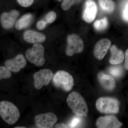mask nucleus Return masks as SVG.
I'll use <instances>...</instances> for the list:
<instances>
[{"label":"nucleus","instance_id":"24","mask_svg":"<svg viewBox=\"0 0 128 128\" xmlns=\"http://www.w3.org/2000/svg\"><path fill=\"white\" fill-rule=\"evenodd\" d=\"M34 0H17L18 4L23 7L30 6L33 3Z\"/></svg>","mask_w":128,"mask_h":128},{"label":"nucleus","instance_id":"7","mask_svg":"<svg viewBox=\"0 0 128 128\" xmlns=\"http://www.w3.org/2000/svg\"><path fill=\"white\" fill-rule=\"evenodd\" d=\"M54 76V73L50 69H42L35 72L33 75L34 88L38 90H40L43 86L48 84Z\"/></svg>","mask_w":128,"mask_h":128},{"label":"nucleus","instance_id":"16","mask_svg":"<svg viewBox=\"0 0 128 128\" xmlns=\"http://www.w3.org/2000/svg\"><path fill=\"white\" fill-rule=\"evenodd\" d=\"M111 56L109 62L111 64L117 65L120 64L124 62V55L123 52L121 50L118 49L117 46L113 45L110 48Z\"/></svg>","mask_w":128,"mask_h":128},{"label":"nucleus","instance_id":"28","mask_svg":"<svg viewBox=\"0 0 128 128\" xmlns=\"http://www.w3.org/2000/svg\"><path fill=\"white\" fill-rule=\"evenodd\" d=\"M124 66H125V69L128 70V48L125 52Z\"/></svg>","mask_w":128,"mask_h":128},{"label":"nucleus","instance_id":"10","mask_svg":"<svg viewBox=\"0 0 128 128\" xmlns=\"http://www.w3.org/2000/svg\"><path fill=\"white\" fill-rule=\"evenodd\" d=\"M5 65L10 71L17 73L26 66V61L22 54H19L13 58L6 60Z\"/></svg>","mask_w":128,"mask_h":128},{"label":"nucleus","instance_id":"25","mask_svg":"<svg viewBox=\"0 0 128 128\" xmlns=\"http://www.w3.org/2000/svg\"><path fill=\"white\" fill-rule=\"evenodd\" d=\"M80 119L77 117L73 118L69 125V128H75L80 122Z\"/></svg>","mask_w":128,"mask_h":128},{"label":"nucleus","instance_id":"13","mask_svg":"<svg viewBox=\"0 0 128 128\" xmlns=\"http://www.w3.org/2000/svg\"><path fill=\"white\" fill-rule=\"evenodd\" d=\"M18 16L19 12L16 10H12L9 13H2L0 16L1 22L2 27L6 29L11 28Z\"/></svg>","mask_w":128,"mask_h":128},{"label":"nucleus","instance_id":"5","mask_svg":"<svg viewBox=\"0 0 128 128\" xmlns=\"http://www.w3.org/2000/svg\"><path fill=\"white\" fill-rule=\"evenodd\" d=\"M44 48L39 44H35L26 51L25 55L29 62L37 66L43 65L45 63L44 57Z\"/></svg>","mask_w":128,"mask_h":128},{"label":"nucleus","instance_id":"6","mask_svg":"<svg viewBox=\"0 0 128 128\" xmlns=\"http://www.w3.org/2000/svg\"><path fill=\"white\" fill-rule=\"evenodd\" d=\"M67 42L66 53L68 56H71L75 54L82 52L84 50V42L78 34H69L67 37Z\"/></svg>","mask_w":128,"mask_h":128},{"label":"nucleus","instance_id":"22","mask_svg":"<svg viewBox=\"0 0 128 128\" xmlns=\"http://www.w3.org/2000/svg\"><path fill=\"white\" fill-rule=\"evenodd\" d=\"M10 70L6 66H0V79H8L11 76Z\"/></svg>","mask_w":128,"mask_h":128},{"label":"nucleus","instance_id":"20","mask_svg":"<svg viewBox=\"0 0 128 128\" xmlns=\"http://www.w3.org/2000/svg\"><path fill=\"white\" fill-rule=\"evenodd\" d=\"M108 71L111 75L117 78L121 76L123 73L122 69L118 66H111Z\"/></svg>","mask_w":128,"mask_h":128},{"label":"nucleus","instance_id":"18","mask_svg":"<svg viewBox=\"0 0 128 128\" xmlns=\"http://www.w3.org/2000/svg\"><path fill=\"white\" fill-rule=\"evenodd\" d=\"M99 5L104 11L111 13L114 9V5L112 0H98Z\"/></svg>","mask_w":128,"mask_h":128},{"label":"nucleus","instance_id":"26","mask_svg":"<svg viewBox=\"0 0 128 128\" xmlns=\"http://www.w3.org/2000/svg\"><path fill=\"white\" fill-rule=\"evenodd\" d=\"M47 24V22L45 21H40L37 24V28L39 30H42L45 28Z\"/></svg>","mask_w":128,"mask_h":128},{"label":"nucleus","instance_id":"11","mask_svg":"<svg viewBox=\"0 0 128 128\" xmlns=\"http://www.w3.org/2000/svg\"><path fill=\"white\" fill-rule=\"evenodd\" d=\"M97 8L93 0H86L82 13V18L87 23H91L96 18Z\"/></svg>","mask_w":128,"mask_h":128},{"label":"nucleus","instance_id":"2","mask_svg":"<svg viewBox=\"0 0 128 128\" xmlns=\"http://www.w3.org/2000/svg\"><path fill=\"white\" fill-rule=\"evenodd\" d=\"M0 116L6 123L14 124L20 118V112L18 108L10 102L2 101L0 102Z\"/></svg>","mask_w":128,"mask_h":128},{"label":"nucleus","instance_id":"4","mask_svg":"<svg viewBox=\"0 0 128 128\" xmlns=\"http://www.w3.org/2000/svg\"><path fill=\"white\" fill-rule=\"evenodd\" d=\"M52 82L54 86L64 91L70 92L74 86V79L70 73L64 70H59L53 77Z\"/></svg>","mask_w":128,"mask_h":128},{"label":"nucleus","instance_id":"14","mask_svg":"<svg viewBox=\"0 0 128 128\" xmlns=\"http://www.w3.org/2000/svg\"><path fill=\"white\" fill-rule=\"evenodd\" d=\"M23 38L25 41L32 44L43 42L46 39L44 34L31 30L26 31L24 34Z\"/></svg>","mask_w":128,"mask_h":128},{"label":"nucleus","instance_id":"21","mask_svg":"<svg viewBox=\"0 0 128 128\" xmlns=\"http://www.w3.org/2000/svg\"><path fill=\"white\" fill-rule=\"evenodd\" d=\"M82 0H64L62 2L61 7L64 10H67L73 5L78 3Z\"/></svg>","mask_w":128,"mask_h":128},{"label":"nucleus","instance_id":"17","mask_svg":"<svg viewBox=\"0 0 128 128\" xmlns=\"http://www.w3.org/2000/svg\"><path fill=\"white\" fill-rule=\"evenodd\" d=\"M32 14H28L24 15L16 24V28L18 30H20L28 27L33 20Z\"/></svg>","mask_w":128,"mask_h":128},{"label":"nucleus","instance_id":"30","mask_svg":"<svg viewBox=\"0 0 128 128\" xmlns=\"http://www.w3.org/2000/svg\"><path fill=\"white\" fill-rule=\"evenodd\" d=\"M26 127H24V126H16V127H15L14 128H26Z\"/></svg>","mask_w":128,"mask_h":128},{"label":"nucleus","instance_id":"9","mask_svg":"<svg viewBox=\"0 0 128 128\" xmlns=\"http://www.w3.org/2000/svg\"><path fill=\"white\" fill-rule=\"evenodd\" d=\"M96 125L99 128H118L123 125L114 116L100 117L97 120Z\"/></svg>","mask_w":128,"mask_h":128},{"label":"nucleus","instance_id":"27","mask_svg":"<svg viewBox=\"0 0 128 128\" xmlns=\"http://www.w3.org/2000/svg\"><path fill=\"white\" fill-rule=\"evenodd\" d=\"M123 16L124 20L128 22V4L124 10Z\"/></svg>","mask_w":128,"mask_h":128},{"label":"nucleus","instance_id":"15","mask_svg":"<svg viewBox=\"0 0 128 128\" xmlns=\"http://www.w3.org/2000/svg\"><path fill=\"white\" fill-rule=\"evenodd\" d=\"M98 76L99 83L105 90L108 91H112L115 88L116 82L112 76L100 73L98 74Z\"/></svg>","mask_w":128,"mask_h":128},{"label":"nucleus","instance_id":"3","mask_svg":"<svg viewBox=\"0 0 128 128\" xmlns=\"http://www.w3.org/2000/svg\"><path fill=\"white\" fill-rule=\"evenodd\" d=\"M96 109L102 113L116 114L119 112V102L113 98H99L96 101Z\"/></svg>","mask_w":128,"mask_h":128},{"label":"nucleus","instance_id":"12","mask_svg":"<svg viewBox=\"0 0 128 128\" xmlns=\"http://www.w3.org/2000/svg\"><path fill=\"white\" fill-rule=\"evenodd\" d=\"M111 42L107 38H103L96 43L94 48V54L96 58L102 60L104 58L111 46Z\"/></svg>","mask_w":128,"mask_h":128},{"label":"nucleus","instance_id":"31","mask_svg":"<svg viewBox=\"0 0 128 128\" xmlns=\"http://www.w3.org/2000/svg\"></svg>","mask_w":128,"mask_h":128},{"label":"nucleus","instance_id":"29","mask_svg":"<svg viewBox=\"0 0 128 128\" xmlns=\"http://www.w3.org/2000/svg\"><path fill=\"white\" fill-rule=\"evenodd\" d=\"M55 128H68L66 124L60 123L56 124L55 126Z\"/></svg>","mask_w":128,"mask_h":128},{"label":"nucleus","instance_id":"1","mask_svg":"<svg viewBox=\"0 0 128 128\" xmlns=\"http://www.w3.org/2000/svg\"><path fill=\"white\" fill-rule=\"evenodd\" d=\"M69 108L73 113L79 117H87L88 108L84 98L78 92H73L69 94L66 99Z\"/></svg>","mask_w":128,"mask_h":128},{"label":"nucleus","instance_id":"19","mask_svg":"<svg viewBox=\"0 0 128 128\" xmlns=\"http://www.w3.org/2000/svg\"><path fill=\"white\" fill-rule=\"evenodd\" d=\"M108 22L107 18L105 17L95 21L94 24V26L96 30L99 32H102L106 29Z\"/></svg>","mask_w":128,"mask_h":128},{"label":"nucleus","instance_id":"23","mask_svg":"<svg viewBox=\"0 0 128 128\" xmlns=\"http://www.w3.org/2000/svg\"><path fill=\"white\" fill-rule=\"evenodd\" d=\"M56 18V14L54 12H50L46 15L45 18L47 23H52L54 22Z\"/></svg>","mask_w":128,"mask_h":128},{"label":"nucleus","instance_id":"8","mask_svg":"<svg viewBox=\"0 0 128 128\" xmlns=\"http://www.w3.org/2000/svg\"><path fill=\"white\" fill-rule=\"evenodd\" d=\"M57 120V116L52 112L38 114L34 118L36 126L40 128H53Z\"/></svg>","mask_w":128,"mask_h":128}]
</instances>
